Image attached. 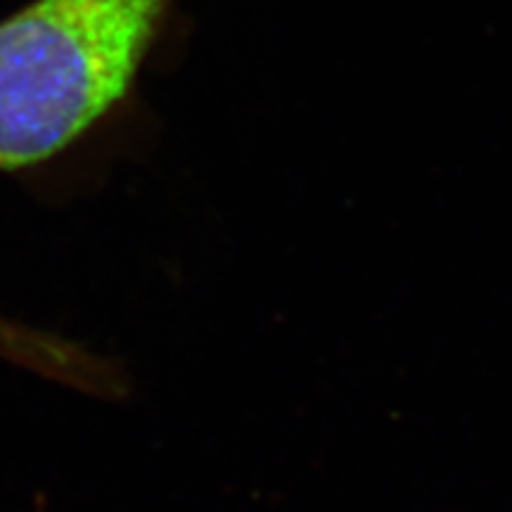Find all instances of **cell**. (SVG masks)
Instances as JSON below:
<instances>
[{
  "label": "cell",
  "mask_w": 512,
  "mask_h": 512,
  "mask_svg": "<svg viewBox=\"0 0 512 512\" xmlns=\"http://www.w3.org/2000/svg\"><path fill=\"white\" fill-rule=\"evenodd\" d=\"M171 0H34L0 22V171L60 155L136 81Z\"/></svg>",
  "instance_id": "1"
}]
</instances>
